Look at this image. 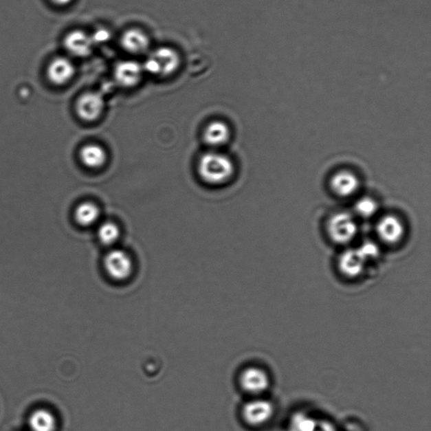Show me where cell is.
Returning a JSON list of instances; mask_svg holds the SVG:
<instances>
[{
	"mask_svg": "<svg viewBox=\"0 0 431 431\" xmlns=\"http://www.w3.org/2000/svg\"><path fill=\"white\" fill-rule=\"evenodd\" d=\"M201 178L210 185H222L234 174V164L230 157L219 152L204 153L198 164Z\"/></svg>",
	"mask_w": 431,
	"mask_h": 431,
	"instance_id": "obj_1",
	"label": "cell"
},
{
	"mask_svg": "<svg viewBox=\"0 0 431 431\" xmlns=\"http://www.w3.org/2000/svg\"><path fill=\"white\" fill-rule=\"evenodd\" d=\"M179 63V56L174 49L160 47L149 56L144 69L149 74L166 77L175 72Z\"/></svg>",
	"mask_w": 431,
	"mask_h": 431,
	"instance_id": "obj_2",
	"label": "cell"
},
{
	"mask_svg": "<svg viewBox=\"0 0 431 431\" xmlns=\"http://www.w3.org/2000/svg\"><path fill=\"white\" fill-rule=\"evenodd\" d=\"M327 230L333 242L338 245H347L354 241L358 232V226L350 213L339 212L329 220Z\"/></svg>",
	"mask_w": 431,
	"mask_h": 431,
	"instance_id": "obj_3",
	"label": "cell"
},
{
	"mask_svg": "<svg viewBox=\"0 0 431 431\" xmlns=\"http://www.w3.org/2000/svg\"><path fill=\"white\" fill-rule=\"evenodd\" d=\"M104 268L108 276L115 282H125L133 276V261L126 251L113 250L104 257Z\"/></svg>",
	"mask_w": 431,
	"mask_h": 431,
	"instance_id": "obj_4",
	"label": "cell"
},
{
	"mask_svg": "<svg viewBox=\"0 0 431 431\" xmlns=\"http://www.w3.org/2000/svg\"><path fill=\"white\" fill-rule=\"evenodd\" d=\"M239 385L250 395L260 397L267 391L271 379L267 372L260 366H250L239 375Z\"/></svg>",
	"mask_w": 431,
	"mask_h": 431,
	"instance_id": "obj_5",
	"label": "cell"
},
{
	"mask_svg": "<svg viewBox=\"0 0 431 431\" xmlns=\"http://www.w3.org/2000/svg\"><path fill=\"white\" fill-rule=\"evenodd\" d=\"M272 402L261 397H256L243 404L242 417L243 421L252 427H260L271 421L274 415Z\"/></svg>",
	"mask_w": 431,
	"mask_h": 431,
	"instance_id": "obj_6",
	"label": "cell"
},
{
	"mask_svg": "<svg viewBox=\"0 0 431 431\" xmlns=\"http://www.w3.org/2000/svg\"><path fill=\"white\" fill-rule=\"evenodd\" d=\"M104 106V100L100 93H85L77 101V113L85 121L93 122L102 113Z\"/></svg>",
	"mask_w": 431,
	"mask_h": 431,
	"instance_id": "obj_7",
	"label": "cell"
},
{
	"mask_svg": "<svg viewBox=\"0 0 431 431\" xmlns=\"http://www.w3.org/2000/svg\"><path fill=\"white\" fill-rule=\"evenodd\" d=\"M377 232L382 241L395 245L402 241L406 230L402 220L395 215H387L380 219Z\"/></svg>",
	"mask_w": 431,
	"mask_h": 431,
	"instance_id": "obj_8",
	"label": "cell"
},
{
	"mask_svg": "<svg viewBox=\"0 0 431 431\" xmlns=\"http://www.w3.org/2000/svg\"><path fill=\"white\" fill-rule=\"evenodd\" d=\"M75 72L74 63L69 58L58 57L48 65L47 74L51 83L63 85L72 80Z\"/></svg>",
	"mask_w": 431,
	"mask_h": 431,
	"instance_id": "obj_9",
	"label": "cell"
},
{
	"mask_svg": "<svg viewBox=\"0 0 431 431\" xmlns=\"http://www.w3.org/2000/svg\"><path fill=\"white\" fill-rule=\"evenodd\" d=\"M63 44L71 55L78 58L87 57L91 54L93 45L91 36L78 30L67 34Z\"/></svg>",
	"mask_w": 431,
	"mask_h": 431,
	"instance_id": "obj_10",
	"label": "cell"
},
{
	"mask_svg": "<svg viewBox=\"0 0 431 431\" xmlns=\"http://www.w3.org/2000/svg\"><path fill=\"white\" fill-rule=\"evenodd\" d=\"M331 187L337 196L348 197L357 192L360 181L353 172L341 170L332 176Z\"/></svg>",
	"mask_w": 431,
	"mask_h": 431,
	"instance_id": "obj_11",
	"label": "cell"
},
{
	"mask_svg": "<svg viewBox=\"0 0 431 431\" xmlns=\"http://www.w3.org/2000/svg\"><path fill=\"white\" fill-rule=\"evenodd\" d=\"M142 69L135 61H122L115 66V78L123 87L130 88L140 83Z\"/></svg>",
	"mask_w": 431,
	"mask_h": 431,
	"instance_id": "obj_12",
	"label": "cell"
},
{
	"mask_svg": "<svg viewBox=\"0 0 431 431\" xmlns=\"http://www.w3.org/2000/svg\"><path fill=\"white\" fill-rule=\"evenodd\" d=\"M366 262L365 257L358 249L348 250L341 254L339 267L347 276H358L364 269Z\"/></svg>",
	"mask_w": 431,
	"mask_h": 431,
	"instance_id": "obj_13",
	"label": "cell"
},
{
	"mask_svg": "<svg viewBox=\"0 0 431 431\" xmlns=\"http://www.w3.org/2000/svg\"><path fill=\"white\" fill-rule=\"evenodd\" d=\"M230 137V129L226 123L215 121L206 127L203 134L206 144L211 147L217 148L226 144Z\"/></svg>",
	"mask_w": 431,
	"mask_h": 431,
	"instance_id": "obj_14",
	"label": "cell"
},
{
	"mask_svg": "<svg viewBox=\"0 0 431 431\" xmlns=\"http://www.w3.org/2000/svg\"><path fill=\"white\" fill-rule=\"evenodd\" d=\"M121 44L127 52L142 54L148 49L149 40L147 35L140 30L131 29L123 34Z\"/></svg>",
	"mask_w": 431,
	"mask_h": 431,
	"instance_id": "obj_15",
	"label": "cell"
},
{
	"mask_svg": "<svg viewBox=\"0 0 431 431\" xmlns=\"http://www.w3.org/2000/svg\"><path fill=\"white\" fill-rule=\"evenodd\" d=\"M29 426L32 431H56L58 422L50 410L38 408L30 415Z\"/></svg>",
	"mask_w": 431,
	"mask_h": 431,
	"instance_id": "obj_16",
	"label": "cell"
},
{
	"mask_svg": "<svg viewBox=\"0 0 431 431\" xmlns=\"http://www.w3.org/2000/svg\"><path fill=\"white\" fill-rule=\"evenodd\" d=\"M80 159L86 167L99 168L107 162L106 150L98 144H88L80 150Z\"/></svg>",
	"mask_w": 431,
	"mask_h": 431,
	"instance_id": "obj_17",
	"label": "cell"
},
{
	"mask_svg": "<svg viewBox=\"0 0 431 431\" xmlns=\"http://www.w3.org/2000/svg\"><path fill=\"white\" fill-rule=\"evenodd\" d=\"M100 212L98 206L93 202H83L78 206L74 212L76 222L81 226L89 227L98 221Z\"/></svg>",
	"mask_w": 431,
	"mask_h": 431,
	"instance_id": "obj_18",
	"label": "cell"
},
{
	"mask_svg": "<svg viewBox=\"0 0 431 431\" xmlns=\"http://www.w3.org/2000/svg\"><path fill=\"white\" fill-rule=\"evenodd\" d=\"M120 234H121L120 228L114 223L106 222L101 224L99 228L98 238L104 245H113L118 241Z\"/></svg>",
	"mask_w": 431,
	"mask_h": 431,
	"instance_id": "obj_19",
	"label": "cell"
},
{
	"mask_svg": "<svg viewBox=\"0 0 431 431\" xmlns=\"http://www.w3.org/2000/svg\"><path fill=\"white\" fill-rule=\"evenodd\" d=\"M355 209L363 219H370L378 212V204L371 197H363L357 202Z\"/></svg>",
	"mask_w": 431,
	"mask_h": 431,
	"instance_id": "obj_20",
	"label": "cell"
},
{
	"mask_svg": "<svg viewBox=\"0 0 431 431\" xmlns=\"http://www.w3.org/2000/svg\"><path fill=\"white\" fill-rule=\"evenodd\" d=\"M358 250L361 251L366 261L370 260V258H376L378 256V253H379V249H378L376 243L371 241L363 243Z\"/></svg>",
	"mask_w": 431,
	"mask_h": 431,
	"instance_id": "obj_21",
	"label": "cell"
},
{
	"mask_svg": "<svg viewBox=\"0 0 431 431\" xmlns=\"http://www.w3.org/2000/svg\"><path fill=\"white\" fill-rule=\"evenodd\" d=\"M111 34L106 29H100L96 31L95 34H93L91 36L92 42L95 43H106L107 41L110 39Z\"/></svg>",
	"mask_w": 431,
	"mask_h": 431,
	"instance_id": "obj_22",
	"label": "cell"
},
{
	"mask_svg": "<svg viewBox=\"0 0 431 431\" xmlns=\"http://www.w3.org/2000/svg\"><path fill=\"white\" fill-rule=\"evenodd\" d=\"M313 431H333V429L332 428L331 426L328 425V423H326V425H323V426H317L316 427V429H314Z\"/></svg>",
	"mask_w": 431,
	"mask_h": 431,
	"instance_id": "obj_23",
	"label": "cell"
},
{
	"mask_svg": "<svg viewBox=\"0 0 431 431\" xmlns=\"http://www.w3.org/2000/svg\"><path fill=\"white\" fill-rule=\"evenodd\" d=\"M73 0H51L52 3H54V5H57L59 6H65L69 5Z\"/></svg>",
	"mask_w": 431,
	"mask_h": 431,
	"instance_id": "obj_24",
	"label": "cell"
}]
</instances>
